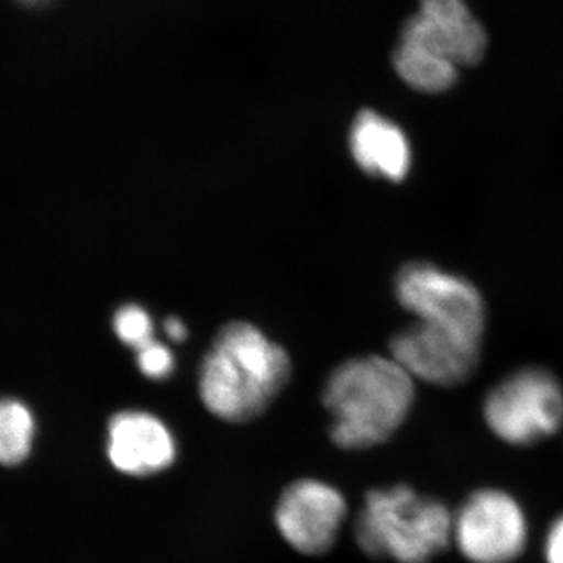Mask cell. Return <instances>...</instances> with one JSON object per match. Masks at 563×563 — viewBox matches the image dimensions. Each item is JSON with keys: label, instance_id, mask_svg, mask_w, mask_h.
Here are the masks:
<instances>
[{"label": "cell", "instance_id": "6da1fadb", "mask_svg": "<svg viewBox=\"0 0 563 563\" xmlns=\"http://www.w3.org/2000/svg\"><path fill=\"white\" fill-rule=\"evenodd\" d=\"M290 358L255 325L222 328L199 373L203 406L228 422H247L265 413L290 379Z\"/></svg>", "mask_w": 563, "mask_h": 563}, {"label": "cell", "instance_id": "7a4b0ae2", "mask_svg": "<svg viewBox=\"0 0 563 563\" xmlns=\"http://www.w3.org/2000/svg\"><path fill=\"white\" fill-rule=\"evenodd\" d=\"M413 377L393 358H352L332 373L322 402L331 415L332 442L343 450H369L390 440L409 417Z\"/></svg>", "mask_w": 563, "mask_h": 563}, {"label": "cell", "instance_id": "3957f363", "mask_svg": "<svg viewBox=\"0 0 563 563\" xmlns=\"http://www.w3.org/2000/svg\"><path fill=\"white\" fill-rule=\"evenodd\" d=\"M354 533L374 559L429 563L453 543V514L439 499L396 485L366 495Z\"/></svg>", "mask_w": 563, "mask_h": 563}, {"label": "cell", "instance_id": "277c9868", "mask_svg": "<svg viewBox=\"0 0 563 563\" xmlns=\"http://www.w3.org/2000/svg\"><path fill=\"white\" fill-rule=\"evenodd\" d=\"M488 429L512 446L550 439L563 422V391L553 374L525 368L496 385L484 402Z\"/></svg>", "mask_w": 563, "mask_h": 563}, {"label": "cell", "instance_id": "5b68a950", "mask_svg": "<svg viewBox=\"0 0 563 563\" xmlns=\"http://www.w3.org/2000/svg\"><path fill=\"white\" fill-rule=\"evenodd\" d=\"M528 540L523 506L501 488L472 493L453 514V543L470 563H512Z\"/></svg>", "mask_w": 563, "mask_h": 563}, {"label": "cell", "instance_id": "8992f818", "mask_svg": "<svg viewBox=\"0 0 563 563\" xmlns=\"http://www.w3.org/2000/svg\"><path fill=\"white\" fill-rule=\"evenodd\" d=\"M396 296L418 320L481 343L485 309L479 291L468 280L431 263L404 266L396 277Z\"/></svg>", "mask_w": 563, "mask_h": 563}, {"label": "cell", "instance_id": "52a82bcc", "mask_svg": "<svg viewBox=\"0 0 563 563\" xmlns=\"http://www.w3.org/2000/svg\"><path fill=\"white\" fill-rule=\"evenodd\" d=\"M346 515V499L336 488L321 481L301 479L282 493L276 525L292 550L321 555L332 550Z\"/></svg>", "mask_w": 563, "mask_h": 563}, {"label": "cell", "instance_id": "ba28073f", "mask_svg": "<svg viewBox=\"0 0 563 563\" xmlns=\"http://www.w3.org/2000/svg\"><path fill=\"white\" fill-rule=\"evenodd\" d=\"M390 352L410 376L440 387L462 384L479 361V343L421 321L393 336Z\"/></svg>", "mask_w": 563, "mask_h": 563}, {"label": "cell", "instance_id": "9c48e42d", "mask_svg": "<svg viewBox=\"0 0 563 563\" xmlns=\"http://www.w3.org/2000/svg\"><path fill=\"white\" fill-rule=\"evenodd\" d=\"M401 36L457 68L476 65L487 51V33L463 0H421Z\"/></svg>", "mask_w": 563, "mask_h": 563}, {"label": "cell", "instance_id": "30bf717a", "mask_svg": "<svg viewBox=\"0 0 563 563\" xmlns=\"http://www.w3.org/2000/svg\"><path fill=\"white\" fill-rule=\"evenodd\" d=\"M107 454L118 472L152 476L173 465L176 443L168 428L154 415L129 410L111 418Z\"/></svg>", "mask_w": 563, "mask_h": 563}, {"label": "cell", "instance_id": "8fae6325", "mask_svg": "<svg viewBox=\"0 0 563 563\" xmlns=\"http://www.w3.org/2000/svg\"><path fill=\"white\" fill-rule=\"evenodd\" d=\"M350 141L352 157L363 172L391 181L406 179L412 152L395 122L376 111H362L352 124Z\"/></svg>", "mask_w": 563, "mask_h": 563}, {"label": "cell", "instance_id": "7c38bea8", "mask_svg": "<svg viewBox=\"0 0 563 563\" xmlns=\"http://www.w3.org/2000/svg\"><path fill=\"white\" fill-rule=\"evenodd\" d=\"M393 62L399 77L415 90L442 92L457 80V66L402 36Z\"/></svg>", "mask_w": 563, "mask_h": 563}, {"label": "cell", "instance_id": "4fadbf2b", "mask_svg": "<svg viewBox=\"0 0 563 563\" xmlns=\"http://www.w3.org/2000/svg\"><path fill=\"white\" fill-rule=\"evenodd\" d=\"M35 435L32 410L18 399H0V465L16 466L27 461Z\"/></svg>", "mask_w": 563, "mask_h": 563}, {"label": "cell", "instance_id": "5bb4252c", "mask_svg": "<svg viewBox=\"0 0 563 563\" xmlns=\"http://www.w3.org/2000/svg\"><path fill=\"white\" fill-rule=\"evenodd\" d=\"M113 328L122 343L140 351L154 342V325L146 310L139 306H124L114 314Z\"/></svg>", "mask_w": 563, "mask_h": 563}, {"label": "cell", "instance_id": "9a60e30c", "mask_svg": "<svg viewBox=\"0 0 563 563\" xmlns=\"http://www.w3.org/2000/svg\"><path fill=\"white\" fill-rule=\"evenodd\" d=\"M136 361H139L141 373L151 379H165L174 369L172 352L155 340L136 351Z\"/></svg>", "mask_w": 563, "mask_h": 563}, {"label": "cell", "instance_id": "2e32d148", "mask_svg": "<svg viewBox=\"0 0 563 563\" xmlns=\"http://www.w3.org/2000/svg\"><path fill=\"white\" fill-rule=\"evenodd\" d=\"M543 558L544 563H563V514L554 518L544 533Z\"/></svg>", "mask_w": 563, "mask_h": 563}, {"label": "cell", "instance_id": "e0dca14e", "mask_svg": "<svg viewBox=\"0 0 563 563\" xmlns=\"http://www.w3.org/2000/svg\"><path fill=\"white\" fill-rule=\"evenodd\" d=\"M165 331L174 342H181V340H185V336H187V328H185L184 322H181L179 318H169V320L165 322Z\"/></svg>", "mask_w": 563, "mask_h": 563}, {"label": "cell", "instance_id": "ac0fdd59", "mask_svg": "<svg viewBox=\"0 0 563 563\" xmlns=\"http://www.w3.org/2000/svg\"><path fill=\"white\" fill-rule=\"evenodd\" d=\"M21 2H25V3H40V2H44V0H21Z\"/></svg>", "mask_w": 563, "mask_h": 563}]
</instances>
